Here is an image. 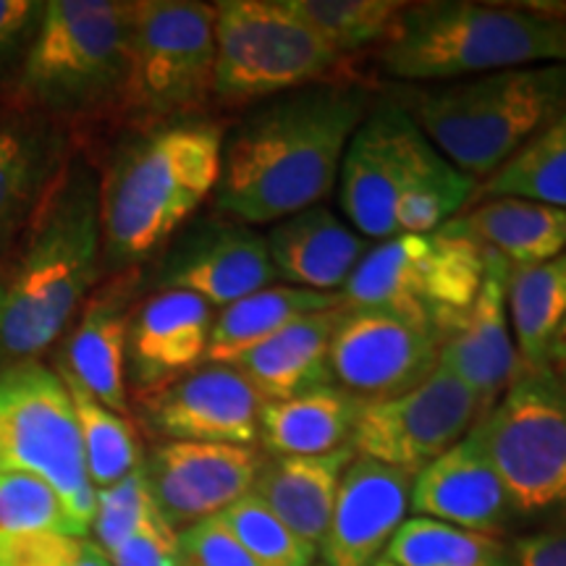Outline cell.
Returning <instances> with one entry per match:
<instances>
[{
	"mask_svg": "<svg viewBox=\"0 0 566 566\" xmlns=\"http://www.w3.org/2000/svg\"><path fill=\"white\" fill-rule=\"evenodd\" d=\"M84 537L42 533L0 541V566H71Z\"/></svg>",
	"mask_w": 566,
	"mask_h": 566,
	"instance_id": "obj_43",
	"label": "cell"
},
{
	"mask_svg": "<svg viewBox=\"0 0 566 566\" xmlns=\"http://www.w3.org/2000/svg\"><path fill=\"white\" fill-rule=\"evenodd\" d=\"M433 142L386 87L346 145L338 174V205L346 223L370 242L396 237V208L438 160Z\"/></svg>",
	"mask_w": 566,
	"mask_h": 566,
	"instance_id": "obj_12",
	"label": "cell"
},
{
	"mask_svg": "<svg viewBox=\"0 0 566 566\" xmlns=\"http://www.w3.org/2000/svg\"><path fill=\"white\" fill-rule=\"evenodd\" d=\"M45 17L40 0H0V82L13 80Z\"/></svg>",
	"mask_w": 566,
	"mask_h": 566,
	"instance_id": "obj_40",
	"label": "cell"
},
{
	"mask_svg": "<svg viewBox=\"0 0 566 566\" xmlns=\"http://www.w3.org/2000/svg\"><path fill=\"white\" fill-rule=\"evenodd\" d=\"M108 558L113 566H181L179 533L155 509Z\"/></svg>",
	"mask_w": 566,
	"mask_h": 566,
	"instance_id": "obj_41",
	"label": "cell"
},
{
	"mask_svg": "<svg viewBox=\"0 0 566 566\" xmlns=\"http://www.w3.org/2000/svg\"><path fill=\"white\" fill-rule=\"evenodd\" d=\"M409 472L354 457L338 485L334 514L321 541L323 566H375L407 522Z\"/></svg>",
	"mask_w": 566,
	"mask_h": 566,
	"instance_id": "obj_19",
	"label": "cell"
},
{
	"mask_svg": "<svg viewBox=\"0 0 566 566\" xmlns=\"http://www.w3.org/2000/svg\"><path fill=\"white\" fill-rule=\"evenodd\" d=\"M506 307L522 370L551 367V344L566 321V252L548 263L512 268Z\"/></svg>",
	"mask_w": 566,
	"mask_h": 566,
	"instance_id": "obj_30",
	"label": "cell"
},
{
	"mask_svg": "<svg viewBox=\"0 0 566 566\" xmlns=\"http://www.w3.org/2000/svg\"><path fill=\"white\" fill-rule=\"evenodd\" d=\"M543 63H566V6L424 0L405 6L367 74L384 84H446Z\"/></svg>",
	"mask_w": 566,
	"mask_h": 566,
	"instance_id": "obj_4",
	"label": "cell"
},
{
	"mask_svg": "<svg viewBox=\"0 0 566 566\" xmlns=\"http://www.w3.org/2000/svg\"><path fill=\"white\" fill-rule=\"evenodd\" d=\"M42 533L87 537L45 480L27 472H0V541Z\"/></svg>",
	"mask_w": 566,
	"mask_h": 566,
	"instance_id": "obj_36",
	"label": "cell"
},
{
	"mask_svg": "<svg viewBox=\"0 0 566 566\" xmlns=\"http://www.w3.org/2000/svg\"><path fill=\"white\" fill-rule=\"evenodd\" d=\"M516 197L566 210V111L480 184L475 202Z\"/></svg>",
	"mask_w": 566,
	"mask_h": 566,
	"instance_id": "obj_32",
	"label": "cell"
},
{
	"mask_svg": "<svg viewBox=\"0 0 566 566\" xmlns=\"http://www.w3.org/2000/svg\"><path fill=\"white\" fill-rule=\"evenodd\" d=\"M509 271L512 265L504 258L485 252V275L475 302L457 334L441 344L438 357V367L449 370L478 396L483 415L522 373L506 307Z\"/></svg>",
	"mask_w": 566,
	"mask_h": 566,
	"instance_id": "obj_21",
	"label": "cell"
},
{
	"mask_svg": "<svg viewBox=\"0 0 566 566\" xmlns=\"http://www.w3.org/2000/svg\"><path fill=\"white\" fill-rule=\"evenodd\" d=\"M263 462L250 446L160 441L142 457V472L155 509L181 533L250 493Z\"/></svg>",
	"mask_w": 566,
	"mask_h": 566,
	"instance_id": "obj_17",
	"label": "cell"
},
{
	"mask_svg": "<svg viewBox=\"0 0 566 566\" xmlns=\"http://www.w3.org/2000/svg\"><path fill=\"white\" fill-rule=\"evenodd\" d=\"M342 307L300 317L254 349L233 359L247 384L263 401H286L294 396L336 386L331 375V338Z\"/></svg>",
	"mask_w": 566,
	"mask_h": 566,
	"instance_id": "obj_25",
	"label": "cell"
},
{
	"mask_svg": "<svg viewBox=\"0 0 566 566\" xmlns=\"http://www.w3.org/2000/svg\"><path fill=\"white\" fill-rule=\"evenodd\" d=\"M181 566H258L218 516L179 533Z\"/></svg>",
	"mask_w": 566,
	"mask_h": 566,
	"instance_id": "obj_39",
	"label": "cell"
},
{
	"mask_svg": "<svg viewBox=\"0 0 566 566\" xmlns=\"http://www.w3.org/2000/svg\"><path fill=\"white\" fill-rule=\"evenodd\" d=\"M265 244L281 283L323 294H342L373 247L325 202L273 223Z\"/></svg>",
	"mask_w": 566,
	"mask_h": 566,
	"instance_id": "obj_23",
	"label": "cell"
},
{
	"mask_svg": "<svg viewBox=\"0 0 566 566\" xmlns=\"http://www.w3.org/2000/svg\"><path fill=\"white\" fill-rule=\"evenodd\" d=\"M0 472L45 480L84 533L97 491L84 459L74 401L59 370L40 359L0 367Z\"/></svg>",
	"mask_w": 566,
	"mask_h": 566,
	"instance_id": "obj_11",
	"label": "cell"
},
{
	"mask_svg": "<svg viewBox=\"0 0 566 566\" xmlns=\"http://www.w3.org/2000/svg\"><path fill=\"white\" fill-rule=\"evenodd\" d=\"M449 226L512 268H533L566 252V210L516 197L472 202Z\"/></svg>",
	"mask_w": 566,
	"mask_h": 566,
	"instance_id": "obj_27",
	"label": "cell"
},
{
	"mask_svg": "<svg viewBox=\"0 0 566 566\" xmlns=\"http://www.w3.org/2000/svg\"><path fill=\"white\" fill-rule=\"evenodd\" d=\"M384 87L446 160L483 184L566 111V63Z\"/></svg>",
	"mask_w": 566,
	"mask_h": 566,
	"instance_id": "obj_5",
	"label": "cell"
},
{
	"mask_svg": "<svg viewBox=\"0 0 566 566\" xmlns=\"http://www.w3.org/2000/svg\"><path fill=\"white\" fill-rule=\"evenodd\" d=\"M380 92L373 76H346L247 108L226 129L212 210L258 229L323 205L336 192L352 134Z\"/></svg>",
	"mask_w": 566,
	"mask_h": 566,
	"instance_id": "obj_1",
	"label": "cell"
},
{
	"mask_svg": "<svg viewBox=\"0 0 566 566\" xmlns=\"http://www.w3.org/2000/svg\"><path fill=\"white\" fill-rule=\"evenodd\" d=\"M483 417L478 396L449 370L438 367L412 391L384 401H365L352 436L354 454L417 472L467 438Z\"/></svg>",
	"mask_w": 566,
	"mask_h": 566,
	"instance_id": "obj_13",
	"label": "cell"
},
{
	"mask_svg": "<svg viewBox=\"0 0 566 566\" xmlns=\"http://www.w3.org/2000/svg\"><path fill=\"white\" fill-rule=\"evenodd\" d=\"M216 6L132 0L124 111L132 126L195 122L216 103Z\"/></svg>",
	"mask_w": 566,
	"mask_h": 566,
	"instance_id": "obj_9",
	"label": "cell"
},
{
	"mask_svg": "<svg viewBox=\"0 0 566 566\" xmlns=\"http://www.w3.org/2000/svg\"><path fill=\"white\" fill-rule=\"evenodd\" d=\"M216 6L218 105L247 111L283 92L346 76H370L325 45L289 0H221Z\"/></svg>",
	"mask_w": 566,
	"mask_h": 566,
	"instance_id": "obj_7",
	"label": "cell"
},
{
	"mask_svg": "<svg viewBox=\"0 0 566 566\" xmlns=\"http://www.w3.org/2000/svg\"><path fill=\"white\" fill-rule=\"evenodd\" d=\"M443 338L386 307H346L331 338V375L363 401L412 391L438 370Z\"/></svg>",
	"mask_w": 566,
	"mask_h": 566,
	"instance_id": "obj_14",
	"label": "cell"
},
{
	"mask_svg": "<svg viewBox=\"0 0 566 566\" xmlns=\"http://www.w3.org/2000/svg\"><path fill=\"white\" fill-rule=\"evenodd\" d=\"M506 566H566V509L506 541Z\"/></svg>",
	"mask_w": 566,
	"mask_h": 566,
	"instance_id": "obj_42",
	"label": "cell"
},
{
	"mask_svg": "<svg viewBox=\"0 0 566 566\" xmlns=\"http://www.w3.org/2000/svg\"><path fill=\"white\" fill-rule=\"evenodd\" d=\"M354 457L352 446L321 457H265L250 493L292 533L317 548L334 514L338 485Z\"/></svg>",
	"mask_w": 566,
	"mask_h": 566,
	"instance_id": "obj_26",
	"label": "cell"
},
{
	"mask_svg": "<svg viewBox=\"0 0 566 566\" xmlns=\"http://www.w3.org/2000/svg\"><path fill=\"white\" fill-rule=\"evenodd\" d=\"M71 566H113L111 558L105 551L97 546L95 541H90V537H84L82 541V548H80V556H76V562Z\"/></svg>",
	"mask_w": 566,
	"mask_h": 566,
	"instance_id": "obj_44",
	"label": "cell"
},
{
	"mask_svg": "<svg viewBox=\"0 0 566 566\" xmlns=\"http://www.w3.org/2000/svg\"><path fill=\"white\" fill-rule=\"evenodd\" d=\"M263 405L237 367L202 363L158 391L134 396V415L160 441L258 449Z\"/></svg>",
	"mask_w": 566,
	"mask_h": 566,
	"instance_id": "obj_16",
	"label": "cell"
},
{
	"mask_svg": "<svg viewBox=\"0 0 566 566\" xmlns=\"http://www.w3.org/2000/svg\"><path fill=\"white\" fill-rule=\"evenodd\" d=\"M59 375L69 388L71 401H74L92 485H95V491L116 485L118 480L132 475L142 464L137 430L124 415L113 412L103 401H97L80 380H74L63 370H59Z\"/></svg>",
	"mask_w": 566,
	"mask_h": 566,
	"instance_id": "obj_33",
	"label": "cell"
},
{
	"mask_svg": "<svg viewBox=\"0 0 566 566\" xmlns=\"http://www.w3.org/2000/svg\"><path fill=\"white\" fill-rule=\"evenodd\" d=\"M223 122L129 126L101 176L103 273L142 268L210 200L221 176Z\"/></svg>",
	"mask_w": 566,
	"mask_h": 566,
	"instance_id": "obj_3",
	"label": "cell"
},
{
	"mask_svg": "<svg viewBox=\"0 0 566 566\" xmlns=\"http://www.w3.org/2000/svg\"><path fill=\"white\" fill-rule=\"evenodd\" d=\"M467 436L491 462L516 520L566 509V386L556 367L522 370Z\"/></svg>",
	"mask_w": 566,
	"mask_h": 566,
	"instance_id": "obj_10",
	"label": "cell"
},
{
	"mask_svg": "<svg viewBox=\"0 0 566 566\" xmlns=\"http://www.w3.org/2000/svg\"><path fill=\"white\" fill-rule=\"evenodd\" d=\"M275 281L265 233L221 212L184 226L160 252L150 275L155 292H189L212 310L229 307Z\"/></svg>",
	"mask_w": 566,
	"mask_h": 566,
	"instance_id": "obj_15",
	"label": "cell"
},
{
	"mask_svg": "<svg viewBox=\"0 0 566 566\" xmlns=\"http://www.w3.org/2000/svg\"><path fill=\"white\" fill-rule=\"evenodd\" d=\"M566 363V321L562 325V331H558V336L554 338V344H551V352H548V365L551 367H558Z\"/></svg>",
	"mask_w": 566,
	"mask_h": 566,
	"instance_id": "obj_45",
	"label": "cell"
},
{
	"mask_svg": "<svg viewBox=\"0 0 566 566\" xmlns=\"http://www.w3.org/2000/svg\"><path fill=\"white\" fill-rule=\"evenodd\" d=\"M216 310L189 292H155L139 300L126 342V386L134 396L158 391L205 363Z\"/></svg>",
	"mask_w": 566,
	"mask_h": 566,
	"instance_id": "obj_20",
	"label": "cell"
},
{
	"mask_svg": "<svg viewBox=\"0 0 566 566\" xmlns=\"http://www.w3.org/2000/svg\"><path fill=\"white\" fill-rule=\"evenodd\" d=\"M218 520L242 543L258 566H313L317 548L302 541L252 493L223 509Z\"/></svg>",
	"mask_w": 566,
	"mask_h": 566,
	"instance_id": "obj_37",
	"label": "cell"
},
{
	"mask_svg": "<svg viewBox=\"0 0 566 566\" xmlns=\"http://www.w3.org/2000/svg\"><path fill=\"white\" fill-rule=\"evenodd\" d=\"M153 512V495L147 491L145 472L139 464L132 475L118 480L116 485L97 491L95 520H92L95 543L105 554H113Z\"/></svg>",
	"mask_w": 566,
	"mask_h": 566,
	"instance_id": "obj_38",
	"label": "cell"
},
{
	"mask_svg": "<svg viewBox=\"0 0 566 566\" xmlns=\"http://www.w3.org/2000/svg\"><path fill=\"white\" fill-rule=\"evenodd\" d=\"M375 566H394V564H391V562H386V558H380V562L375 564Z\"/></svg>",
	"mask_w": 566,
	"mask_h": 566,
	"instance_id": "obj_47",
	"label": "cell"
},
{
	"mask_svg": "<svg viewBox=\"0 0 566 566\" xmlns=\"http://www.w3.org/2000/svg\"><path fill=\"white\" fill-rule=\"evenodd\" d=\"M317 566H323V564H317Z\"/></svg>",
	"mask_w": 566,
	"mask_h": 566,
	"instance_id": "obj_48",
	"label": "cell"
},
{
	"mask_svg": "<svg viewBox=\"0 0 566 566\" xmlns=\"http://www.w3.org/2000/svg\"><path fill=\"white\" fill-rule=\"evenodd\" d=\"M394 566H506V541L412 516L388 543Z\"/></svg>",
	"mask_w": 566,
	"mask_h": 566,
	"instance_id": "obj_34",
	"label": "cell"
},
{
	"mask_svg": "<svg viewBox=\"0 0 566 566\" xmlns=\"http://www.w3.org/2000/svg\"><path fill=\"white\" fill-rule=\"evenodd\" d=\"M103 275L101 176L69 155L0 260V367L51 349Z\"/></svg>",
	"mask_w": 566,
	"mask_h": 566,
	"instance_id": "obj_2",
	"label": "cell"
},
{
	"mask_svg": "<svg viewBox=\"0 0 566 566\" xmlns=\"http://www.w3.org/2000/svg\"><path fill=\"white\" fill-rule=\"evenodd\" d=\"M129 0H48L9 97L32 116H122L129 74Z\"/></svg>",
	"mask_w": 566,
	"mask_h": 566,
	"instance_id": "obj_6",
	"label": "cell"
},
{
	"mask_svg": "<svg viewBox=\"0 0 566 566\" xmlns=\"http://www.w3.org/2000/svg\"><path fill=\"white\" fill-rule=\"evenodd\" d=\"M485 252L451 229L396 233L373 244L342 289L346 307H386L449 338L470 313Z\"/></svg>",
	"mask_w": 566,
	"mask_h": 566,
	"instance_id": "obj_8",
	"label": "cell"
},
{
	"mask_svg": "<svg viewBox=\"0 0 566 566\" xmlns=\"http://www.w3.org/2000/svg\"><path fill=\"white\" fill-rule=\"evenodd\" d=\"M296 17L346 61H363L386 45L407 3L401 0H289Z\"/></svg>",
	"mask_w": 566,
	"mask_h": 566,
	"instance_id": "obj_31",
	"label": "cell"
},
{
	"mask_svg": "<svg viewBox=\"0 0 566 566\" xmlns=\"http://www.w3.org/2000/svg\"><path fill=\"white\" fill-rule=\"evenodd\" d=\"M66 160L69 139L59 122L19 113L0 124V254L17 242Z\"/></svg>",
	"mask_w": 566,
	"mask_h": 566,
	"instance_id": "obj_24",
	"label": "cell"
},
{
	"mask_svg": "<svg viewBox=\"0 0 566 566\" xmlns=\"http://www.w3.org/2000/svg\"><path fill=\"white\" fill-rule=\"evenodd\" d=\"M342 294L310 292V289L286 286V283L260 289L216 315L205 363L231 365L244 352L281 334L286 325L300 317L325 313V310L342 307Z\"/></svg>",
	"mask_w": 566,
	"mask_h": 566,
	"instance_id": "obj_29",
	"label": "cell"
},
{
	"mask_svg": "<svg viewBox=\"0 0 566 566\" xmlns=\"http://www.w3.org/2000/svg\"><path fill=\"white\" fill-rule=\"evenodd\" d=\"M556 373H558V378H562V380H564V386H566V363H564V365H558V367H556Z\"/></svg>",
	"mask_w": 566,
	"mask_h": 566,
	"instance_id": "obj_46",
	"label": "cell"
},
{
	"mask_svg": "<svg viewBox=\"0 0 566 566\" xmlns=\"http://www.w3.org/2000/svg\"><path fill=\"white\" fill-rule=\"evenodd\" d=\"M365 401L338 386L265 401L260 409V446L265 457H321L352 446Z\"/></svg>",
	"mask_w": 566,
	"mask_h": 566,
	"instance_id": "obj_28",
	"label": "cell"
},
{
	"mask_svg": "<svg viewBox=\"0 0 566 566\" xmlns=\"http://www.w3.org/2000/svg\"><path fill=\"white\" fill-rule=\"evenodd\" d=\"M480 184L438 155L396 208V233H430L454 221L475 202Z\"/></svg>",
	"mask_w": 566,
	"mask_h": 566,
	"instance_id": "obj_35",
	"label": "cell"
},
{
	"mask_svg": "<svg viewBox=\"0 0 566 566\" xmlns=\"http://www.w3.org/2000/svg\"><path fill=\"white\" fill-rule=\"evenodd\" d=\"M142 292V268L105 275L82 304V313L59 354V370L80 380L97 401L118 415L129 412L126 342Z\"/></svg>",
	"mask_w": 566,
	"mask_h": 566,
	"instance_id": "obj_18",
	"label": "cell"
},
{
	"mask_svg": "<svg viewBox=\"0 0 566 566\" xmlns=\"http://www.w3.org/2000/svg\"><path fill=\"white\" fill-rule=\"evenodd\" d=\"M409 512L493 537H504L516 522L504 485L470 436L417 472Z\"/></svg>",
	"mask_w": 566,
	"mask_h": 566,
	"instance_id": "obj_22",
	"label": "cell"
}]
</instances>
